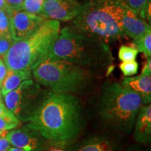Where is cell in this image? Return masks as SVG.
<instances>
[{"mask_svg": "<svg viewBox=\"0 0 151 151\" xmlns=\"http://www.w3.org/2000/svg\"><path fill=\"white\" fill-rule=\"evenodd\" d=\"M7 151H27L25 150H23V149H21V148H16V147H12V148H11L9 149Z\"/></svg>", "mask_w": 151, "mask_h": 151, "instance_id": "cell-32", "label": "cell"}, {"mask_svg": "<svg viewBox=\"0 0 151 151\" xmlns=\"http://www.w3.org/2000/svg\"><path fill=\"white\" fill-rule=\"evenodd\" d=\"M11 37L14 41L29 37L46 19L24 10H12L9 14Z\"/></svg>", "mask_w": 151, "mask_h": 151, "instance_id": "cell-10", "label": "cell"}, {"mask_svg": "<svg viewBox=\"0 0 151 151\" xmlns=\"http://www.w3.org/2000/svg\"><path fill=\"white\" fill-rule=\"evenodd\" d=\"M123 3L137 16L143 19V13L150 0H123Z\"/></svg>", "mask_w": 151, "mask_h": 151, "instance_id": "cell-18", "label": "cell"}, {"mask_svg": "<svg viewBox=\"0 0 151 151\" xmlns=\"http://www.w3.org/2000/svg\"><path fill=\"white\" fill-rule=\"evenodd\" d=\"M139 52L135 47L122 46L119 48L118 58L122 62L132 61L136 60Z\"/></svg>", "mask_w": 151, "mask_h": 151, "instance_id": "cell-21", "label": "cell"}, {"mask_svg": "<svg viewBox=\"0 0 151 151\" xmlns=\"http://www.w3.org/2000/svg\"><path fill=\"white\" fill-rule=\"evenodd\" d=\"M123 151H143V150L139 145L136 144V143H133V144H130L129 146H127V147L124 149Z\"/></svg>", "mask_w": 151, "mask_h": 151, "instance_id": "cell-28", "label": "cell"}, {"mask_svg": "<svg viewBox=\"0 0 151 151\" xmlns=\"http://www.w3.org/2000/svg\"><path fill=\"white\" fill-rule=\"evenodd\" d=\"M6 1L13 10H22L24 0H6Z\"/></svg>", "mask_w": 151, "mask_h": 151, "instance_id": "cell-25", "label": "cell"}, {"mask_svg": "<svg viewBox=\"0 0 151 151\" xmlns=\"http://www.w3.org/2000/svg\"><path fill=\"white\" fill-rule=\"evenodd\" d=\"M4 131H5V130H4ZM4 131H2V130H0V136H1V134H2L3 132H4Z\"/></svg>", "mask_w": 151, "mask_h": 151, "instance_id": "cell-35", "label": "cell"}, {"mask_svg": "<svg viewBox=\"0 0 151 151\" xmlns=\"http://www.w3.org/2000/svg\"><path fill=\"white\" fill-rule=\"evenodd\" d=\"M121 23L124 35L132 38L134 40L151 31L150 24H148L146 20L137 16L125 4L121 18Z\"/></svg>", "mask_w": 151, "mask_h": 151, "instance_id": "cell-13", "label": "cell"}, {"mask_svg": "<svg viewBox=\"0 0 151 151\" xmlns=\"http://www.w3.org/2000/svg\"><path fill=\"white\" fill-rule=\"evenodd\" d=\"M83 4L76 0H44L41 16L58 21L72 20L78 16Z\"/></svg>", "mask_w": 151, "mask_h": 151, "instance_id": "cell-11", "label": "cell"}, {"mask_svg": "<svg viewBox=\"0 0 151 151\" xmlns=\"http://www.w3.org/2000/svg\"><path fill=\"white\" fill-rule=\"evenodd\" d=\"M133 138L138 144L148 145L151 141V105L144 104L139 111L134 127Z\"/></svg>", "mask_w": 151, "mask_h": 151, "instance_id": "cell-12", "label": "cell"}, {"mask_svg": "<svg viewBox=\"0 0 151 151\" xmlns=\"http://www.w3.org/2000/svg\"><path fill=\"white\" fill-rule=\"evenodd\" d=\"M7 70H8V69H7L4 62L2 60L0 59V88H1V84H2L6 76Z\"/></svg>", "mask_w": 151, "mask_h": 151, "instance_id": "cell-26", "label": "cell"}, {"mask_svg": "<svg viewBox=\"0 0 151 151\" xmlns=\"http://www.w3.org/2000/svg\"><path fill=\"white\" fill-rule=\"evenodd\" d=\"M0 10H4L6 11L9 14H10L13 9H11L6 3V0H0Z\"/></svg>", "mask_w": 151, "mask_h": 151, "instance_id": "cell-29", "label": "cell"}, {"mask_svg": "<svg viewBox=\"0 0 151 151\" xmlns=\"http://www.w3.org/2000/svg\"><path fill=\"white\" fill-rule=\"evenodd\" d=\"M9 112H10V111L9 110L6 106L3 103L0 104V116H2V115H4L6 113Z\"/></svg>", "mask_w": 151, "mask_h": 151, "instance_id": "cell-30", "label": "cell"}, {"mask_svg": "<svg viewBox=\"0 0 151 151\" xmlns=\"http://www.w3.org/2000/svg\"><path fill=\"white\" fill-rule=\"evenodd\" d=\"M60 31V21L46 19L29 37L14 41L4 55L7 69L32 71L41 65L50 55Z\"/></svg>", "mask_w": 151, "mask_h": 151, "instance_id": "cell-5", "label": "cell"}, {"mask_svg": "<svg viewBox=\"0 0 151 151\" xmlns=\"http://www.w3.org/2000/svg\"><path fill=\"white\" fill-rule=\"evenodd\" d=\"M32 76L48 91L84 96L94 94L102 76L64 60L48 57L32 70Z\"/></svg>", "mask_w": 151, "mask_h": 151, "instance_id": "cell-4", "label": "cell"}, {"mask_svg": "<svg viewBox=\"0 0 151 151\" xmlns=\"http://www.w3.org/2000/svg\"><path fill=\"white\" fill-rule=\"evenodd\" d=\"M126 136L110 130L97 129L71 143L66 151H123L127 146Z\"/></svg>", "mask_w": 151, "mask_h": 151, "instance_id": "cell-8", "label": "cell"}, {"mask_svg": "<svg viewBox=\"0 0 151 151\" xmlns=\"http://www.w3.org/2000/svg\"><path fill=\"white\" fill-rule=\"evenodd\" d=\"M123 2L97 1L83 4V8L69 26L109 43L125 37L121 18Z\"/></svg>", "mask_w": 151, "mask_h": 151, "instance_id": "cell-6", "label": "cell"}, {"mask_svg": "<svg viewBox=\"0 0 151 151\" xmlns=\"http://www.w3.org/2000/svg\"><path fill=\"white\" fill-rule=\"evenodd\" d=\"M50 151H65V150H64L63 149L60 148L59 147H58V148H55L51 149Z\"/></svg>", "mask_w": 151, "mask_h": 151, "instance_id": "cell-33", "label": "cell"}, {"mask_svg": "<svg viewBox=\"0 0 151 151\" xmlns=\"http://www.w3.org/2000/svg\"><path fill=\"white\" fill-rule=\"evenodd\" d=\"M88 123L86 109L80 97L49 91L26 125L37 130L52 146L64 148L81 137Z\"/></svg>", "mask_w": 151, "mask_h": 151, "instance_id": "cell-1", "label": "cell"}, {"mask_svg": "<svg viewBox=\"0 0 151 151\" xmlns=\"http://www.w3.org/2000/svg\"><path fill=\"white\" fill-rule=\"evenodd\" d=\"M0 36L12 38L11 34L10 16L6 11L0 10Z\"/></svg>", "mask_w": 151, "mask_h": 151, "instance_id": "cell-20", "label": "cell"}, {"mask_svg": "<svg viewBox=\"0 0 151 151\" xmlns=\"http://www.w3.org/2000/svg\"><path fill=\"white\" fill-rule=\"evenodd\" d=\"M94 94L86 113L94 128L131 134L138 113L144 105L141 96L121 83L109 81Z\"/></svg>", "mask_w": 151, "mask_h": 151, "instance_id": "cell-2", "label": "cell"}, {"mask_svg": "<svg viewBox=\"0 0 151 151\" xmlns=\"http://www.w3.org/2000/svg\"><path fill=\"white\" fill-rule=\"evenodd\" d=\"M49 91L32 79L4 96V104L21 122H27L42 104Z\"/></svg>", "mask_w": 151, "mask_h": 151, "instance_id": "cell-7", "label": "cell"}, {"mask_svg": "<svg viewBox=\"0 0 151 151\" xmlns=\"http://www.w3.org/2000/svg\"><path fill=\"white\" fill-rule=\"evenodd\" d=\"M97 1H112V2H123V0H94Z\"/></svg>", "mask_w": 151, "mask_h": 151, "instance_id": "cell-31", "label": "cell"}, {"mask_svg": "<svg viewBox=\"0 0 151 151\" xmlns=\"http://www.w3.org/2000/svg\"><path fill=\"white\" fill-rule=\"evenodd\" d=\"M8 130L4 131L3 134L0 136V151H7L11 148V145L6 137Z\"/></svg>", "mask_w": 151, "mask_h": 151, "instance_id": "cell-24", "label": "cell"}, {"mask_svg": "<svg viewBox=\"0 0 151 151\" xmlns=\"http://www.w3.org/2000/svg\"><path fill=\"white\" fill-rule=\"evenodd\" d=\"M1 103H2V97H1V92L0 90V104Z\"/></svg>", "mask_w": 151, "mask_h": 151, "instance_id": "cell-34", "label": "cell"}, {"mask_svg": "<svg viewBox=\"0 0 151 151\" xmlns=\"http://www.w3.org/2000/svg\"><path fill=\"white\" fill-rule=\"evenodd\" d=\"M14 42V40L12 38L4 37L0 38V56H4L8 52Z\"/></svg>", "mask_w": 151, "mask_h": 151, "instance_id": "cell-23", "label": "cell"}, {"mask_svg": "<svg viewBox=\"0 0 151 151\" xmlns=\"http://www.w3.org/2000/svg\"><path fill=\"white\" fill-rule=\"evenodd\" d=\"M135 48L139 52H143L146 58L151 56V31L134 40Z\"/></svg>", "mask_w": 151, "mask_h": 151, "instance_id": "cell-16", "label": "cell"}, {"mask_svg": "<svg viewBox=\"0 0 151 151\" xmlns=\"http://www.w3.org/2000/svg\"><path fill=\"white\" fill-rule=\"evenodd\" d=\"M50 58L74 64L103 76L114 69L113 56L108 43L71 27L62 28Z\"/></svg>", "mask_w": 151, "mask_h": 151, "instance_id": "cell-3", "label": "cell"}, {"mask_svg": "<svg viewBox=\"0 0 151 151\" xmlns=\"http://www.w3.org/2000/svg\"><path fill=\"white\" fill-rule=\"evenodd\" d=\"M141 74L151 76V60L150 58H147V60L143 66Z\"/></svg>", "mask_w": 151, "mask_h": 151, "instance_id": "cell-27", "label": "cell"}, {"mask_svg": "<svg viewBox=\"0 0 151 151\" xmlns=\"http://www.w3.org/2000/svg\"><path fill=\"white\" fill-rule=\"evenodd\" d=\"M21 123L14 113L9 112L0 116V130H11L16 129Z\"/></svg>", "mask_w": 151, "mask_h": 151, "instance_id": "cell-17", "label": "cell"}, {"mask_svg": "<svg viewBox=\"0 0 151 151\" xmlns=\"http://www.w3.org/2000/svg\"><path fill=\"white\" fill-rule=\"evenodd\" d=\"M6 137L11 146L27 151H45L52 146L37 130L24 125L8 131Z\"/></svg>", "mask_w": 151, "mask_h": 151, "instance_id": "cell-9", "label": "cell"}, {"mask_svg": "<svg viewBox=\"0 0 151 151\" xmlns=\"http://www.w3.org/2000/svg\"><path fill=\"white\" fill-rule=\"evenodd\" d=\"M44 0H24L22 10L41 16Z\"/></svg>", "mask_w": 151, "mask_h": 151, "instance_id": "cell-19", "label": "cell"}, {"mask_svg": "<svg viewBox=\"0 0 151 151\" xmlns=\"http://www.w3.org/2000/svg\"><path fill=\"white\" fill-rule=\"evenodd\" d=\"M122 85L128 87L137 92L142 98L144 104L151 102V76L141 74L137 76L126 77Z\"/></svg>", "mask_w": 151, "mask_h": 151, "instance_id": "cell-14", "label": "cell"}, {"mask_svg": "<svg viewBox=\"0 0 151 151\" xmlns=\"http://www.w3.org/2000/svg\"><path fill=\"white\" fill-rule=\"evenodd\" d=\"M120 70L125 76H132L138 73L139 70V64L136 60L132 61L122 62L119 66Z\"/></svg>", "mask_w": 151, "mask_h": 151, "instance_id": "cell-22", "label": "cell"}, {"mask_svg": "<svg viewBox=\"0 0 151 151\" xmlns=\"http://www.w3.org/2000/svg\"><path fill=\"white\" fill-rule=\"evenodd\" d=\"M32 71L29 70H14V69H9L4 80L1 84V92L4 96L18 88L22 81L32 79Z\"/></svg>", "mask_w": 151, "mask_h": 151, "instance_id": "cell-15", "label": "cell"}]
</instances>
